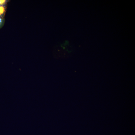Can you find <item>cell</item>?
I'll use <instances>...</instances> for the list:
<instances>
[{
    "label": "cell",
    "mask_w": 135,
    "mask_h": 135,
    "mask_svg": "<svg viewBox=\"0 0 135 135\" xmlns=\"http://www.w3.org/2000/svg\"><path fill=\"white\" fill-rule=\"evenodd\" d=\"M4 11V8L2 6H0V16L3 14Z\"/></svg>",
    "instance_id": "cell-1"
},
{
    "label": "cell",
    "mask_w": 135,
    "mask_h": 135,
    "mask_svg": "<svg viewBox=\"0 0 135 135\" xmlns=\"http://www.w3.org/2000/svg\"><path fill=\"white\" fill-rule=\"evenodd\" d=\"M6 2L5 0H0V5H2L4 4Z\"/></svg>",
    "instance_id": "cell-2"
},
{
    "label": "cell",
    "mask_w": 135,
    "mask_h": 135,
    "mask_svg": "<svg viewBox=\"0 0 135 135\" xmlns=\"http://www.w3.org/2000/svg\"><path fill=\"white\" fill-rule=\"evenodd\" d=\"M2 22V20L1 19V18H0V26Z\"/></svg>",
    "instance_id": "cell-3"
}]
</instances>
